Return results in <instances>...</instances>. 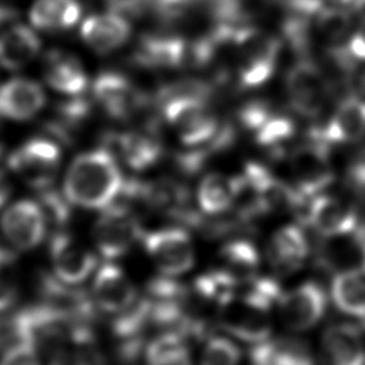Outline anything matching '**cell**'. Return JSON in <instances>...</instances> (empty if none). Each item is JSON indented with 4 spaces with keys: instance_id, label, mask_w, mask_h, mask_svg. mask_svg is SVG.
<instances>
[{
    "instance_id": "1",
    "label": "cell",
    "mask_w": 365,
    "mask_h": 365,
    "mask_svg": "<svg viewBox=\"0 0 365 365\" xmlns=\"http://www.w3.org/2000/svg\"><path fill=\"white\" fill-rule=\"evenodd\" d=\"M123 188L120 167L106 148L77 155L68 165L63 182L66 200L88 210H104L111 205Z\"/></svg>"
},
{
    "instance_id": "2",
    "label": "cell",
    "mask_w": 365,
    "mask_h": 365,
    "mask_svg": "<svg viewBox=\"0 0 365 365\" xmlns=\"http://www.w3.org/2000/svg\"><path fill=\"white\" fill-rule=\"evenodd\" d=\"M60 164V147L47 138L29 140L9 157L11 173L36 190L51 185L58 175Z\"/></svg>"
},
{
    "instance_id": "3",
    "label": "cell",
    "mask_w": 365,
    "mask_h": 365,
    "mask_svg": "<svg viewBox=\"0 0 365 365\" xmlns=\"http://www.w3.org/2000/svg\"><path fill=\"white\" fill-rule=\"evenodd\" d=\"M165 120L173 125L187 147L210 141L218 130L217 118L204 101L195 96H173L164 106Z\"/></svg>"
},
{
    "instance_id": "4",
    "label": "cell",
    "mask_w": 365,
    "mask_h": 365,
    "mask_svg": "<svg viewBox=\"0 0 365 365\" xmlns=\"http://www.w3.org/2000/svg\"><path fill=\"white\" fill-rule=\"evenodd\" d=\"M143 237L137 218L127 207L108 205L96 220L93 240L98 252L107 259H117L128 252Z\"/></svg>"
},
{
    "instance_id": "5",
    "label": "cell",
    "mask_w": 365,
    "mask_h": 365,
    "mask_svg": "<svg viewBox=\"0 0 365 365\" xmlns=\"http://www.w3.org/2000/svg\"><path fill=\"white\" fill-rule=\"evenodd\" d=\"M144 250L165 275H180L192 268L195 252L191 238L182 228L168 227L155 230L141 237Z\"/></svg>"
},
{
    "instance_id": "6",
    "label": "cell",
    "mask_w": 365,
    "mask_h": 365,
    "mask_svg": "<svg viewBox=\"0 0 365 365\" xmlns=\"http://www.w3.org/2000/svg\"><path fill=\"white\" fill-rule=\"evenodd\" d=\"M291 107L304 117H317L325 107L328 84L322 71L311 61L295 63L285 78Z\"/></svg>"
},
{
    "instance_id": "7",
    "label": "cell",
    "mask_w": 365,
    "mask_h": 365,
    "mask_svg": "<svg viewBox=\"0 0 365 365\" xmlns=\"http://www.w3.org/2000/svg\"><path fill=\"white\" fill-rule=\"evenodd\" d=\"M0 227L3 235L14 248L33 250L46 235V211L41 204L33 200L16 201L3 212Z\"/></svg>"
},
{
    "instance_id": "8",
    "label": "cell",
    "mask_w": 365,
    "mask_h": 365,
    "mask_svg": "<svg viewBox=\"0 0 365 365\" xmlns=\"http://www.w3.org/2000/svg\"><path fill=\"white\" fill-rule=\"evenodd\" d=\"M53 272L61 284L77 285L86 281L97 265L96 255L74 237L57 234L50 242Z\"/></svg>"
},
{
    "instance_id": "9",
    "label": "cell",
    "mask_w": 365,
    "mask_h": 365,
    "mask_svg": "<svg viewBox=\"0 0 365 365\" xmlns=\"http://www.w3.org/2000/svg\"><path fill=\"white\" fill-rule=\"evenodd\" d=\"M327 145L312 138V143L298 147L291 155V168L297 181V190L305 197L322 191L334 180Z\"/></svg>"
},
{
    "instance_id": "10",
    "label": "cell",
    "mask_w": 365,
    "mask_h": 365,
    "mask_svg": "<svg viewBox=\"0 0 365 365\" xmlns=\"http://www.w3.org/2000/svg\"><path fill=\"white\" fill-rule=\"evenodd\" d=\"M93 299L104 312L120 315L137 302V289L123 269L108 261L96 272Z\"/></svg>"
},
{
    "instance_id": "11",
    "label": "cell",
    "mask_w": 365,
    "mask_h": 365,
    "mask_svg": "<svg viewBox=\"0 0 365 365\" xmlns=\"http://www.w3.org/2000/svg\"><path fill=\"white\" fill-rule=\"evenodd\" d=\"M324 289L317 282H305L279 299V312L284 324L295 331L314 327L325 311Z\"/></svg>"
},
{
    "instance_id": "12",
    "label": "cell",
    "mask_w": 365,
    "mask_h": 365,
    "mask_svg": "<svg viewBox=\"0 0 365 365\" xmlns=\"http://www.w3.org/2000/svg\"><path fill=\"white\" fill-rule=\"evenodd\" d=\"M307 221L327 238L345 237L358 228L356 214L329 195H319L311 201Z\"/></svg>"
},
{
    "instance_id": "13",
    "label": "cell",
    "mask_w": 365,
    "mask_h": 365,
    "mask_svg": "<svg viewBox=\"0 0 365 365\" xmlns=\"http://www.w3.org/2000/svg\"><path fill=\"white\" fill-rule=\"evenodd\" d=\"M365 134V100L348 98L339 104L334 115L312 133V138L325 144L356 141Z\"/></svg>"
},
{
    "instance_id": "14",
    "label": "cell",
    "mask_w": 365,
    "mask_h": 365,
    "mask_svg": "<svg viewBox=\"0 0 365 365\" xmlns=\"http://www.w3.org/2000/svg\"><path fill=\"white\" fill-rule=\"evenodd\" d=\"M43 88L27 78H13L0 86V115L23 121L36 115L44 106Z\"/></svg>"
},
{
    "instance_id": "15",
    "label": "cell",
    "mask_w": 365,
    "mask_h": 365,
    "mask_svg": "<svg viewBox=\"0 0 365 365\" xmlns=\"http://www.w3.org/2000/svg\"><path fill=\"white\" fill-rule=\"evenodd\" d=\"M130 23L118 13L90 16L81 26V38L93 50L108 53L121 47L130 37Z\"/></svg>"
},
{
    "instance_id": "16",
    "label": "cell",
    "mask_w": 365,
    "mask_h": 365,
    "mask_svg": "<svg viewBox=\"0 0 365 365\" xmlns=\"http://www.w3.org/2000/svg\"><path fill=\"white\" fill-rule=\"evenodd\" d=\"M325 365H365V345L358 328L339 324L329 327L322 335Z\"/></svg>"
},
{
    "instance_id": "17",
    "label": "cell",
    "mask_w": 365,
    "mask_h": 365,
    "mask_svg": "<svg viewBox=\"0 0 365 365\" xmlns=\"http://www.w3.org/2000/svg\"><path fill=\"white\" fill-rule=\"evenodd\" d=\"M94 96L113 117H127L138 106V93L121 74L103 73L94 81Z\"/></svg>"
},
{
    "instance_id": "18",
    "label": "cell",
    "mask_w": 365,
    "mask_h": 365,
    "mask_svg": "<svg viewBox=\"0 0 365 365\" xmlns=\"http://www.w3.org/2000/svg\"><path fill=\"white\" fill-rule=\"evenodd\" d=\"M308 255V242L299 227L284 225L271 238L268 258L279 274L298 269Z\"/></svg>"
},
{
    "instance_id": "19",
    "label": "cell",
    "mask_w": 365,
    "mask_h": 365,
    "mask_svg": "<svg viewBox=\"0 0 365 365\" xmlns=\"http://www.w3.org/2000/svg\"><path fill=\"white\" fill-rule=\"evenodd\" d=\"M40 50V38L27 26L11 23L0 33V64L17 70L29 64Z\"/></svg>"
},
{
    "instance_id": "20",
    "label": "cell",
    "mask_w": 365,
    "mask_h": 365,
    "mask_svg": "<svg viewBox=\"0 0 365 365\" xmlns=\"http://www.w3.org/2000/svg\"><path fill=\"white\" fill-rule=\"evenodd\" d=\"M44 78L47 84L67 96H77L87 87V74L77 57L51 51L44 63Z\"/></svg>"
},
{
    "instance_id": "21",
    "label": "cell",
    "mask_w": 365,
    "mask_h": 365,
    "mask_svg": "<svg viewBox=\"0 0 365 365\" xmlns=\"http://www.w3.org/2000/svg\"><path fill=\"white\" fill-rule=\"evenodd\" d=\"M222 325L234 336L247 342H262L271 334L265 311L244 302H241V305H232L231 302L224 305Z\"/></svg>"
},
{
    "instance_id": "22",
    "label": "cell",
    "mask_w": 365,
    "mask_h": 365,
    "mask_svg": "<svg viewBox=\"0 0 365 365\" xmlns=\"http://www.w3.org/2000/svg\"><path fill=\"white\" fill-rule=\"evenodd\" d=\"M80 13L77 0H36L30 9V21L38 30L60 31L73 27Z\"/></svg>"
},
{
    "instance_id": "23",
    "label": "cell",
    "mask_w": 365,
    "mask_h": 365,
    "mask_svg": "<svg viewBox=\"0 0 365 365\" xmlns=\"http://www.w3.org/2000/svg\"><path fill=\"white\" fill-rule=\"evenodd\" d=\"M332 299L342 312L365 318V268L341 271L332 279Z\"/></svg>"
},
{
    "instance_id": "24",
    "label": "cell",
    "mask_w": 365,
    "mask_h": 365,
    "mask_svg": "<svg viewBox=\"0 0 365 365\" xmlns=\"http://www.w3.org/2000/svg\"><path fill=\"white\" fill-rule=\"evenodd\" d=\"M252 365H314L308 348L292 339L258 342L251 349Z\"/></svg>"
},
{
    "instance_id": "25",
    "label": "cell",
    "mask_w": 365,
    "mask_h": 365,
    "mask_svg": "<svg viewBox=\"0 0 365 365\" xmlns=\"http://www.w3.org/2000/svg\"><path fill=\"white\" fill-rule=\"evenodd\" d=\"M118 147L128 167L145 170L161 155L160 141L147 131H128L120 135Z\"/></svg>"
},
{
    "instance_id": "26",
    "label": "cell",
    "mask_w": 365,
    "mask_h": 365,
    "mask_svg": "<svg viewBox=\"0 0 365 365\" xmlns=\"http://www.w3.org/2000/svg\"><path fill=\"white\" fill-rule=\"evenodd\" d=\"M137 57L147 66L177 67L187 58V46L175 37H147L143 40Z\"/></svg>"
},
{
    "instance_id": "27",
    "label": "cell",
    "mask_w": 365,
    "mask_h": 365,
    "mask_svg": "<svg viewBox=\"0 0 365 365\" xmlns=\"http://www.w3.org/2000/svg\"><path fill=\"white\" fill-rule=\"evenodd\" d=\"M197 198L201 210L207 214H221L234 202L232 178L212 173L205 175L197 191Z\"/></svg>"
},
{
    "instance_id": "28",
    "label": "cell",
    "mask_w": 365,
    "mask_h": 365,
    "mask_svg": "<svg viewBox=\"0 0 365 365\" xmlns=\"http://www.w3.org/2000/svg\"><path fill=\"white\" fill-rule=\"evenodd\" d=\"M147 365H192L184 338L177 332H167L150 342L145 349Z\"/></svg>"
},
{
    "instance_id": "29",
    "label": "cell",
    "mask_w": 365,
    "mask_h": 365,
    "mask_svg": "<svg viewBox=\"0 0 365 365\" xmlns=\"http://www.w3.org/2000/svg\"><path fill=\"white\" fill-rule=\"evenodd\" d=\"M238 282L240 281L231 271H211L195 279V291L201 297L212 299L224 307L232 302Z\"/></svg>"
},
{
    "instance_id": "30",
    "label": "cell",
    "mask_w": 365,
    "mask_h": 365,
    "mask_svg": "<svg viewBox=\"0 0 365 365\" xmlns=\"http://www.w3.org/2000/svg\"><path fill=\"white\" fill-rule=\"evenodd\" d=\"M221 255L224 261L230 265V269L238 279L237 274H241L242 279H251L252 271L259 262L258 252L250 241L235 240L222 247Z\"/></svg>"
},
{
    "instance_id": "31",
    "label": "cell",
    "mask_w": 365,
    "mask_h": 365,
    "mask_svg": "<svg viewBox=\"0 0 365 365\" xmlns=\"http://www.w3.org/2000/svg\"><path fill=\"white\" fill-rule=\"evenodd\" d=\"M19 265L11 251L0 248V312L9 309L19 295Z\"/></svg>"
},
{
    "instance_id": "32",
    "label": "cell",
    "mask_w": 365,
    "mask_h": 365,
    "mask_svg": "<svg viewBox=\"0 0 365 365\" xmlns=\"http://www.w3.org/2000/svg\"><path fill=\"white\" fill-rule=\"evenodd\" d=\"M282 294L278 284L269 278L250 279L247 292L242 295L241 302L254 307L261 311H268L277 299H281Z\"/></svg>"
},
{
    "instance_id": "33",
    "label": "cell",
    "mask_w": 365,
    "mask_h": 365,
    "mask_svg": "<svg viewBox=\"0 0 365 365\" xmlns=\"http://www.w3.org/2000/svg\"><path fill=\"white\" fill-rule=\"evenodd\" d=\"M317 26L324 37L329 40H339L348 33L351 27V17L342 9L321 7L317 11Z\"/></svg>"
},
{
    "instance_id": "34",
    "label": "cell",
    "mask_w": 365,
    "mask_h": 365,
    "mask_svg": "<svg viewBox=\"0 0 365 365\" xmlns=\"http://www.w3.org/2000/svg\"><path fill=\"white\" fill-rule=\"evenodd\" d=\"M295 131L292 120L284 115H271L258 130L255 140L259 145L274 147L291 138Z\"/></svg>"
},
{
    "instance_id": "35",
    "label": "cell",
    "mask_w": 365,
    "mask_h": 365,
    "mask_svg": "<svg viewBox=\"0 0 365 365\" xmlns=\"http://www.w3.org/2000/svg\"><path fill=\"white\" fill-rule=\"evenodd\" d=\"M241 361L240 348L225 339L212 338L204 348L201 365H238Z\"/></svg>"
},
{
    "instance_id": "36",
    "label": "cell",
    "mask_w": 365,
    "mask_h": 365,
    "mask_svg": "<svg viewBox=\"0 0 365 365\" xmlns=\"http://www.w3.org/2000/svg\"><path fill=\"white\" fill-rule=\"evenodd\" d=\"M0 365H40L34 341L24 338L10 344L0 358Z\"/></svg>"
},
{
    "instance_id": "37",
    "label": "cell",
    "mask_w": 365,
    "mask_h": 365,
    "mask_svg": "<svg viewBox=\"0 0 365 365\" xmlns=\"http://www.w3.org/2000/svg\"><path fill=\"white\" fill-rule=\"evenodd\" d=\"M271 117L265 103L251 101L240 111V121L248 130H258Z\"/></svg>"
},
{
    "instance_id": "38",
    "label": "cell",
    "mask_w": 365,
    "mask_h": 365,
    "mask_svg": "<svg viewBox=\"0 0 365 365\" xmlns=\"http://www.w3.org/2000/svg\"><path fill=\"white\" fill-rule=\"evenodd\" d=\"M342 53H338V56L344 57V58H354V60H359V61H365V33H355L352 34L345 47L341 48Z\"/></svg>"
},
{
    "instance_id": "39",
    "label": "cell",
    "mask_w": 365,
    "mask_h": 365,
    "mask_svg": "<svg viewBox=\"0 0 365 365\" xmlns=\"http://www.w3.org/2000/svg\"><path fill=\"white\" fill-rule=\"evenodd\" d=\"M48 365H88V364L77 354L63 352L56 355Z\"/></svg>"
},
{
    "instance_id": "40",
    "label": "cell",
    "mask_w": 365,
    "mask_h": 365,
    "mask_svg": "<svg viewBox=\"0 0 365 365\" xmlns=\"http://www.w3.org/2000/svg\"><path fill=\"white\" fill-rule=\"evenodd\" d=\"M11 194V182L4 171H0V207L9 200Z\"/></svg>"
},
{
    "instance_id": "41",
    "label": "cell",
    "mask_w": 365,
    "mask_h": 365,
    "mask_svg": "<svg viewBox=\"0 0 365 365\" xmlns=\"http://www.w3.org/2000/svg\"><path fill=\"white\" fill-rule=\"evenodd\" d=\"M332 1H335V3H338V4H356V3H362V0H332Z\"/></svg>"
},
{
    "instance_id": "42",
    "label": "cell",
    "mask_w": 365,
    "mask_h": 365,
    "mask_svg": "<svg viewBox=\"0 0 365 365\" xmlns=\"http://www.w3.org/2000/svg\"><path fill=\"white\" fill-rule=\"evenodd\" d=\"M362 258H364V268H365V234L362 235Z\"/></svg>"
},
{
    "instance_id": "43",
    "label": "cell",
    "mask_w": 365,
    "mask_h": 365,
    "mask_svg": "<svg viewBox=\"0 0 365 365\" xmlns=\"http://www.w3.org/2000/svg\"><path fill=\"white\" fill-rule=\"evenodd\" d=\"M362 3H365V0H362Z\"/></svg>"
}]
</instances>
